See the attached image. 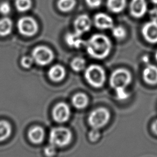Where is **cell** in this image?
<instances>
[{"label":"cell","instance_id":"cell-1","mask_svg":"<svg viewBox=\"0 0 157 157\" xmlns=\"http://www.w3.org/2000/svg\"><path fill=\"white\" fill-rule=\"evenodd\" d=\"M88 54L92 58L102 59L106 58L111 50V42L109 37L102 34H95L86 41Z\"/></svg>","mask_w":157,"mask_h":157},{"label":"cell","instance_id":"cell-2","mask_svg":"<svg viewBox=\"0 0 157 157\" xmlns=\"http://www.w3.org/2000/svg\"><path fill=\"white\" fill-rule=\"evenodd\" d=\"M85 78L91 86L100 88L105 80V71L99 65L91 64L85 69Z\"/></svg>","mask_w":157,"mask_h":157},{"label":"cell","instance_id":"cell-3","mask_svg":"<svg viewBox=\"0 0 157 157\" xmlns=\"http://www.w3.org/2000/svg\"><path fill=\"white\" fill-rule=\"evenodd\" d=\"M131 75L129 71L124 68H118L112 73L110 84L115 91L126 90V86L131 83Z\"/></svg>","mask_w":157,"mask_h":157},{"label":"cell","instance_id":"cell-4","mask_svg":"<svg viewBox=\"0 0 157 157\" xmlns=\"http://www.w3.org/2000/svg\"><path fill=\"white\" fill-rule=\"evenodd\" d=\"M72 139L71 131L64 127L53 128L50 133V144L56 147H64L68 145Z\"/></svg>","mask_w":157,"mask_h":157},{"label":"cell","instance_id":"cell-5","mask_svg":"<svg viewBox=\"0 0 157 157\" xmlns=\"http://www.w3.org/2000/svg\"><path fill=\"white\" fill-rule=\"evenodd\" d=\"M110 119V113L105 108H98L90 113L88 118L89 124L93 128L99 129L105 126Z\"/></svg>","mask_w":157,"mask_h":157},{"label":"cell","instance_id":"cell-6","mask_svg":"<svg viewBox=\"0 0 157 157\" xmlns=\"http://www.w3.org/2000/svg\"><path fill=\"white\" fill-rule=\"evenodd\" d=\"M32 57L34 61L40 66H45L50 64L54 59V53L48 47L37 46L32 52Z\"/></svg>","mask_w":157,"mask_h":157},{"label":"cell","instance_id":"cell-7","mask_svg":"<svg viewBox=\"0 0 157 157\" xmlns=\"http://www.w3.org/2000/svg\"><path fill=\"white\" fill-rule=\"evenodd\" d=\"M18 30L21 34L27 37L34 36L38 30V25L31 17H23L17 22Z\"/></svg>","mask_w":157,"mask_h":157},{"label":"cell","instance_id":"cell-8","mask_svg":"<svg viewBox=\"0 0 157 157\" xmlns=\"http://www.w3.org/2000/svg\"><path fill=\"white\" fill-rule=\"evenodd\" d=\"M144 38L149 43H157V21L150 20L147 22L142 28Z\"/></svg>","mask_w":157,"mask_h":157},{"label":"cell","instance_id":"cell-9","mask_svg":"<svg viewBox=\"0 0 157 157\" xmlns=\"http://www.w3.org/2000/svg\"><path fill=\"white\" fill-rule=\"evenodd\" d=\"M71 111L69 107L64 102L57 104L53 109L52 115L54 120L58 123L66 121L70 117Z\"/></svg>","mask_w":157,"mask_h":157},{"label":"cell","instance_id":"cell-10","mask_svg":"<svg viewBox=\"0 0 157 157\" xmlns=\"http://www.w3.org/2000/svg\"><path fill=\"white\" fill-rule=\"evenodd\" d=\"M74 26L75 32L80 35H82L91 29V21L87 15L82 14L78 16L75 20Z\"/></svg>","mask_w":157,"mask_h":157},{"label":"cell","instance_id":"cell-11","mask_svg":"<svg viewBox=\"0 0 157 157\" xmlns=\"http://www.w3.org/2000/svg\"><path fill=\"white\" fill-rule=\"evenodd\" d=\"M129 9L132 17L137 18H141L147 12V2L145 0H131Z\"/></svg>","mask_w":157,"mask_h":157},{"label":"cell","instance_id":"cell-12","mask_svg":"<svg viewBox=\"0 0 157 157\" xmlns=\"http://www.w3.org/2000/svg\"><path fill=\"white\" fill-rule=\"evenodd\" d=\"M94 25L101 29H109L113 27V20L109 15L101 12L94 17Z\"/></svg>","mask_w":157,"mask_h":157},{"label":"cell","instance_id":"cell-13","mask_svg":"<svg viewBox=\"0 0 157 157\" xmlns=\"http://www.w3.org/2000/svg\"><path fill=\"white\" fill-rule=\"evenodd\" d=\"M144 81L151 85L157 84V66L153 64H148L143 71Z\"/></svg>","mask_w":157,"mask_h":157},{"label":"cell","instance_id":"cell-14","mask_svg":"<svg viewBox=\"0 0 157 157\" xmlns=\"http://www.w3.org/2000/svg\"><path fill=\"white\" fill-rule=\"evenodd\" d=\"M81 36L75 32L68 33L65 36V41L70 47L79 48L82 46H85L86 42L82 39Z\"/></svg>","mask_w":157,"mask_h":157},{"label":"cell","instance_id":"cell-15","mask_svg":"<svg viewBox=\"0 0 157 157\" xmlns=\"http://www.w3.org/2000/svg\"><path fill=\"white\" fill-rule=\"evenodd\" d=\"M48 75L53 82H59L65 77L66 71L63 66L59 64H56L50 68L48 72Z\"/></svg>","mask_w":157,"mask_h":157},{"label":"cell","instance_id":"cell-16","mask_svg":"<svg viewBox=\"0 0 157 157\" xmlns=\"http://www.w3.org/2000/svg\"><path fill=\"white\" fill-rule=\"evenodd\" d=\"M45 136V132L42 128L36 126L31 128L28 132V137L34 144L41 143Z\"/></svg>","mask_w":157,"mask_h":157},{"label":"cell","instance_id":"cell-17","mask_svg":"<svg viewBox=\"0 0 157 157\" xmlns=\"http://www.w3.org/2000/svg\"><path fill=\"white\" fill-rule=\"evenodd\" d=\"M126 0H107V6L109 10L113 13H120L126 6Z\"/></svg>","mask_w":157,"mask_h":157},{"label":"cell","instance_id":"cell-18","mask_svg":"<svg viewBox=\"0 0 157 157\" xmlns=\"http://www.w3.org/2000/svg\"><path fill=\"white\" fill-rule=\"evenodd\" d=\"M74 106L77 109H83L88 104V98L87 96L82 93H79L74 96L72 99Z\"/></svg>","mask_w":157,"mask_h":157},{"label":"cell","instance_id":"cell-19","mask_svg":"<svg viewBox=\"0 0 157 157\" xmlns=\"http://www.w3.org/2000/svg\"><path fill=\"white\" fill-rule=\"evenodd\" d=\"M12 133V126L10 124L5 120L0 121V142L7 139Z\"/></svg>","mask_w":157,"mask_h":157},{"label":"cell","instance_id":"cell-20","mask_svg":"<svg viewBox=\"0 0 157 157\" xmlns=\"http://www.w3.org/2000/svg\"><path fill=\"white\" fill-rule=\"evenodd\" d=\"M12 29V21L7 18L0 19V36H6L9 35Z\"/></svg>","mask_w":157,"mask_h":157},{"label":"cell","instance_id":"cell-21","mask_svg":"<svg viewBox=\"0 0 157 157\" xmlns=\"http://www.w3.org/2000/svg\"><path fill=\"white\" fill-rule=\"evenodd\" d=\"M75 4V0H58L57 2L58 9L64 12H67L72 10Z\"/></svg>","mask_w":157,"mask_h":157},{"label":"cell","instance_id":"cell-22","mask_svg":"<svg viewBox=\"0 0 157 157\" xmlns=\"http://www.w3.org/2000/svg\"><path fill=\"white\" fill-rule=\"evenodd\" d=\"M86 61L82 57H75L71 62V68L76 72L83 70L85 67Z\"/></svg>","mask_w":157,"mask_h":157},{"label":"cell","instance_id":"cell-23","mask_svg":"<svg viewBox=\"0 0 157 157\" xmlns=\"http://www.w3.org/2000/svg\"><path fill=\"white\" fill-rule=\"evenodd\" d=\"M32 6L31 0H16L15 7L21 12H26L30 9Z\"/></svg>","mask_w":157,"mask_h":157},{"label":"cell","instance_id":"cell-24","mask_svg":"<svg viewBox=\"0 0 157 157\" xmlns=\"http://www.w3.org/2000/svg\"><path fill=\"white\" fill-rule=\"evenodd\" d=\"M112 35L117 39H123L125 37L126 33L125 29L121 26H113L112 28Z\"/></svg>","mask_w":157,"mask_h":157},{"label":"cell","instance_id":"cell-25","mask_svg":"<svg viewBox=\"0 0 157 157\" xmlns=\"http://www.w3.org/2000/svg\"><path fill=\"white\" fill-rule=\"evenodd\" d=\"M34 59L32 56H23L21 59V65L24 68H29L34 63Z\"/></svg>","mask_w":157,"mask_h":157},{"label":"cell","instance_id":"cell-26","mask_svg":"<svg viewBox=\"0 0 157 157\" xmlns=\"http://www.w3.org/2000/svg\"><path fill=\"white\" fill-rule=\"evenodd\" d=\"M89 139L91 142H96L100 137V132L98 129L93 128L89 132Z\"/></svg>","mask_w":157,"mask_h":157},{"label":"cell","instance_id":"cell-27","mask_svg":"<svg viewBox=\"0 0 157 157\" xmlns=\"http://www.w3.org/2000/svg\"><path fill=\"white\" fill-rule=\"evenodd\" d=\"M44 153L48 157L53 156L56 153V147L50 144L44 148Z\"/></svg>","mask_w":157,"mask_h":157},{"label":"cell","instance_id":"cell-28","mask_svg":"<svg viewBox=\"0 0 157 157\" xmlns=\"http://www.w3.org/2000/svg\"><path fill=\"white\" fill-rule=\"evenodd\" d=\"M11 10L10 6L7 2H3L0 4V13L3 15L9 13Z\"/></svg>","mask_w":157,"mask_h":157},{"label":"cell","instance_id":"cell-29","mask_svg":"<svg viewBox=\"0 0 157 157\" xmlns=\"http://www.w3.org/2000/svg\"><path fill=\"white\" fill-rule=\"evenodd\" d=\"M116 98L118 100H125L128 98L129 94L126 91V90H120L115 91Z\"/></svg>","mask_w":157,"mask_h":157},{"label":"cell","instance_id":"cell-30","mask_svg":"<svg viewBox=\"0 0 157 157\" xmlns=\"http://www.w3.org/2000/svg\"><path fill=\"white\" fill-rule=\"evenodd\" d=\"M85 2L90 7L94 9L100 6L102 0H85Z\"/></svg>","mask_w":157,"mask_h":157},{"label":"cell","instance_id":"cell-31","mask_svg":"<svg viewBox=\"0 0 157 157\" xmlns=\"http://www.w3.org/2000/svg\"><path fill=\"white\" fill-rule=\"evenodd\" d=\"M149 15L151 18V20L157 21V8H153L150 10Z\"/></svg>","mask_w":157,"mask_h":157},{"label":"cell","instance_id":"cell-32","mask_svg":"<svg viewBox=\"0 0 157 157\" xmlns=\"http://www.w3.org/2000/svg\"><path fill=\"white\" fill-rule=\"evenodd\" d=\"M151 129L153 133L157 136V119L153 122L151 124Z\"/></svg>","mask_w":157,"mask_h":157},{"label":"cell","instance_id":"cell-33","mask_svg":"<svg viewBox=\"0 0 157 157\" xmlns=\"http://www.w3.org/2000/svg\"><path fill=\"white\" fill-rule=\"evenodd\" d=\"M143 60L144 62L147 63L148 61V57L147 56H143Z\"/></svg>","mask_w":157,"mask_h":157},{"label":"cell","instance_id":"cell-34","mask_svg":"<svg viewBox=\"0 0 157 157\" xmlns=\"http://www.w3.org/2000/svg\"><path fill=\"white\" fill-rule=\"evenodd\" d=\"M151 1L155 4H157V0H151Z\"/></svg>","mask_w":157,"mask_h":157},{"label":"cell","instance_id":"cell-35","mask_svg":"<svg viewBox=\"0 0 157 157\" xmlns=\"http://www.w3.org/2000/svg\"><path fill=\"white\" fill-rule=\"evenodd\" d=\"M155 59H156V60L157 61V50H156V53H155Z\"/></svg>","mask_w":157,"mask_h":157}]
</instances>
